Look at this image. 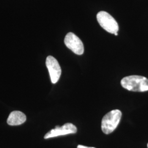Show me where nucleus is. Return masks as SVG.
Masks as SVG:
<instances>
[{"label":"nucleus","instance_id":"nucleus-6","mask_svg":"<svg viewBox=\"0 0 148 148\" xmlns=\"http://www.w3.org/2000/svg\"><path fill=\"white\" fill-rule=\"evenodd\" d=\"M76 132L77 128L74 125L71 123H66L62 126H58L55 127V128L51 130L45 134L44 138L46 139L70 134H75Z\"/></svg>","mask_w":148,"mask_h":148},{"label":"nucleus","instance_id":"nucleus-4","mask_svg":"<svg viewBox=\"0 0 148 148\" xmlns=\"http://www.w3.org/2000/svg\"><path fill=\"white\" fill-rule=\"evenodd\" d=\"M65 46L77 55H82L84 52V46L82 41L73 32H69L64 39Z\"/></svg>","mask_w":148,"mask_h":148},{"label":"nucleus","instance_id":"nucleus-1","mask_svg":"<svg viewBox=\"0 0 148 148\" xmlns=\"http://www.w3.org/2000/svg\"><path fill=\"white\" fill-rule=\"evenodd\" d=\"M123 88L133 92H146L148 90V79L139 75H131L125 77L121 81Z\"/></svg>","mask_w":148,"mask_h":148},{"label":"nucleus","instance_id":"nucleus-8","mask_svg":"<svg viewBox=\"0 0 148 148\" xmlns=\"http://www.w3.org/2000/svg\"><path fill=\"white\" fill-rule=\"evenodd\" d=\"M77 148H93V147H86L85 145H79L77 146Z\"/></svg>","mask_w":148,"mask_h":148},{"label":"nucleus","instance_id":"nucleus-3","mask_svg":"<svg viewBox=\"0 0 148 148\" xmlns=\"http://www.w3.org/2000/svg\"><path fill=\"white\" fill-rule=\"evenodd\" d=\"M98 23L106 31L115 34L119 29L118 23L112 16L105 11H101L97 15Z\"/></svg>","mask_w":148,"mask_h":148},{"label":"nucleus","instance_id":"nucleus-7","mask_svg":"<svg viewBox=\"0 0 148 148\" xmlns=\"http://www.w3.org/2000/svg\"><path fill=\"white\" fill-rule=\"evenodd\" d=\"M27 120L26 115L20 111H12L7 119V122L10 126H18Z\"/></svg>","mask_w":148,"mask_h":148},{"label":"nucleus","instance_id":"nucleus-9","mask_svg":"<svg viewBox=\"0 0 148 148\" xmlns=\"http://www.w3.org/2000/svg\"></svg>","mask_w":148,"mask_h":148},{"label":"nucleus","instance_id":"nucleus-2","mask_svg":"<svg viewBox=\"0 0 148 148\" xmlns=\"http://www.w3.org/2000/svg\"><path fill=\"white\" fill-rule=\"evenodd\" d=\"M122 117L121 111L113 110L103 117L101 120V130L106 134L112 132L119 125Z\"/></svg>","mask_w":148,"mask_h":148},{"label":"nucleus","instance_id":"nucleus-5","mask_svg":"<svg viewBox=\"0 0 148 148\" xmlns=\"http://www.w3.org/2000/svg\"><path fill=\"white\" fill-rule=\"evenodd\" d=\"M46 65L48 70L52 83L53 84H56L62 74V69L58 62L55 58L49 56L46 58Z\"/></svg>","mask_w":148,"mask_h":148}]
</instances>
